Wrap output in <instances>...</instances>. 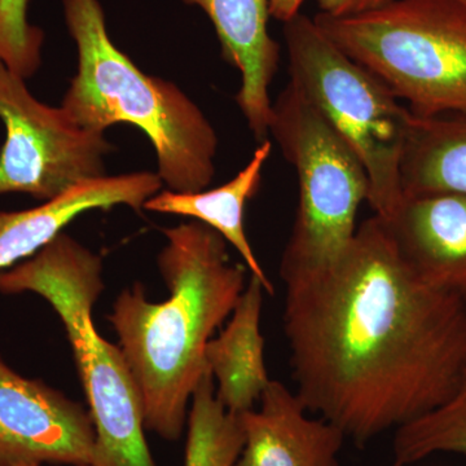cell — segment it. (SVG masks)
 Segmentation results:
<instances>
[{"label": "cell", "mask_w": 466, "mask_h": 466, "mask_svg": "<svg viewBox=\"0 0 466 466\" xmlns=\"http://www.w3.org/2000/svg\"><path fill=\"white\" fill-rule=\"evenodd\" d=\"M406 196L466 195V115L417 116L400 161Z\"/></svg>", "instance_id": "cell-16"}, {"label": "cell", "mask_w": 466, "mask_h": 466, "mask_svg": "<svg viewBox=\"0 0 466 466\" xmlns=\"http://www.w3.org/2000/svg\"><path fill=\"white\" fill-rule=\"evenodd\" d=\"M0 466H5V465H0ZM20 466H42V465H20ZM82 466H92V465H82Z\"/></svg>", "instance_id": "cell-22"}, {"label": "cell", "mask_w": 466, "mask_h": 466, "mask_svg": "<svg viewBox=\"0 0 466 466\" xmlns=\"http://www.w3.org/2000/svg\"><path fill=\"white\" fill-rule=\"evenodd\" d=\"M103 290L100 257L66 233L0 272V293L38 294L66 327L96 434L92 466H157L144 434L142 400L130 368L119 346L100 336L92 320Z\"/></svg>", "instance_id": "cell-4"}, {"label": "cell", "mask_w": 466, "mask_h": 466, "mask_svg": "<svg viewBox=\"0 0 466 466\" xmlns=\"http://www.w3.org/2000/svg\"><path fill=\"white\" fill-rule=\"evenodd\" d=\"M0 196L25 193L48 201L82 180L103 177L112 146L76 125L63 108L33 96L25 79L0 61Z\"/></svg>", "instance_id": "cell-8"}, {"label": "cell", "mask_w": 466, "mask_h": 466, "mask_svg": "<svg viewBox=\"0 0 466 466\" xmlns=\"http://www.w3.org/2000/svg\"><path fill=\"white\" fill-rule=\"evenodd\" d=\"M258 410L238 415L244 447L235 466H339L346 435L324 419H312L296 391L269 381Z\"/></svg>", "instance_id": "cell-12"}, {"label": "cell", "mask_w": 466, "mask_h": 466, "mask_svg": "<svg viewBox=\"0 0 466 466\" xmlns=\"http://www.w3.org/2000/svg\"><path fill=\"white\" fill-rule=\"evenodd\" d=\"M383 220L420 280L466 299V195L406 196Z\"/></svg>", "instance_id": "cell-10"}, {"label": "cell", "mask_w": 466, "mask_h": 466, "mask_svg": "<svg viewBox=\"0 0 466 466\" xmlns=\"http://www.w3.org/2000/svg\"><path fill=\"white\" fill-rule=\"evenodd\" d=\"M281 279L296 394L358 446L455 391L466 299L420 280L381 218L361 223L329 266Z\"/></svg>", "instance_id": "cell-1"}, {"label": "cell", "mask_w": 466, "mask_h": 466, "mask_svg": "<svg viewBox=\"0 0 466 466\" xmlns=\"http://www.w3.org/2000/svg\"><path fill=\"white\" fill-rule=\"evenodd\" d=\"M441 452L466 456V366L449 400L395 431L392 466H410Z\"/></svg>", "instance_id": "cell-18"}, {"label": "cell", "mask_w": 466, "mask_h": 466, "mask_svg": "<svg viewBox=\"0 0 466 466\" xmlns=\"http://www.w3.org/2000/svg\"><path fill=\"white\" fill-rule=\"evenodd\" d=\"M198 5L213 23L227 63L241 73L236 103L258 142L269 135V88L280 61V46L268 32L269 0H182Z\"/></svg>", "instance_id": "cell-13"}, {"label": "cell", "mask_w": 466, "mask_h": 466, "mask_svg": "<svg viewBox=\"0 0 466 466\" xmlns=\"http://www.w3.org/2000/svg\"><path fill=\"white\" fill-rule=\"evenodd\" d=\"M306 0H269L271 17L281 23H288L300 14V8Z\"/></svg>", "instance_id": "cell-21"}, {"label": "cell", "mask_w": 466, "mask_h": 466, "mask_svg": "<svg viewBox=\"0 0 466 466\" xmlns=\"http://www.w3.org/2000/svg\"><path fill=\"white\" fill-rule=\"evenodd\" d=\"M158 268L170 299L153 303L140 284L116 297L109 321L142 400L144 424L167 441L179 440L188 406L208 370L205 350L231 317L247 287L227 241L200 222L164 229Z\"/></svg>", "instance_id": "cell-2"}, {"label": "cell", "mask_w": 466, "mask_h": 466, "mask_svg": "<svg viewBox=\"0 0 466 466\" xmlns=\"http://www.w3.org/2000/svg\"><path fill=\"white\" fill-rule=\"evenodd\" d=\"M395 0H318L319 14L330 17L355 16L385 7Z\"/></svg>", "instance_id": "cell-20"}, {"label": "cell", "mask_w": 466, "mask_h": 466, "mask_svg": "<svg viewBox=\"0 0 466 466\" xmlns=\"http://www.w3.org/2000/svg\"><path fill=\"white\" fill-rule=\"evenodd\" d=\"M291 84L360 159L370 180L368 204L389 219L403 193L400 161L413 113L381 79L328 38L315 18L284 24Z\"/></svg>", "instance_id": "cell-6"}, {"label": "cell", "mask_w": 466, "mask_h": 466, "mask_svg": "<svg viewBox=\"0 0 466 466\" xmlns=\"http://www.w3.org/2000/svg\"><path fill=\"white\" fill-rule=\"evenodd\" d=\"M78 70L61 108L76 125L104 134L133 125L149 137L158 177L174 192H200L216 174L218 135L177 85L146 75L116 48L99 0H63Z\"/></svg>", "instance_id": "cell-3"}, {"label": "cell", "mask_w": 466, "mask_h": 466, "mask_svg": "<svg viewBox=\"0 0 466 466\" xmlns=\"http://www.w3.org/2000/svg\"><path fill=\"white\" fill-rule=\"evenodd\" d=\"M187 425L184 466H235L244 447V431L238 416L218 400L210 370L193 392Z\"/></svg>", "instance_id": "cell-17"}, {"label": "cell", "mask_w": 466, "mask_h": 466, "mask_svg": "<svg viewBox=\"0 0 466 466\" xmlns=\"http://www.w3.org/2000/svg\"><path fill=\"white\" fill-rule=\"evenodd\" d=\"M29 0H0V61L27 79L42 64L45 34L27 18Z\"/></svg>", "instance_id": "cell-19"}, {"label": "cell", "mask_w": 466, "mask_h": 466, "mask_svg": "<svg viewBox=\"0 0 466 466\" xmlns=\"http://www.w3.org/2000/svg\"><path fill=\"white\" fill-rule=\"evenodd\" d=\"M265 291L258 279L250 276L228 324L205 350L217 398L233 415L253 410L271 381L265 364V339L260 333Z\"/></svg>", "instance_id": "cell-14"}, {"label": "cell", "mask_w": 466, "mask_h": 466, "mask_svg": "<svg viewBox=\"0 0 466 466\" xmlns=\"http://www.w3.org/2000/svg\"><path fill=\"white\" fill-rule=\"evenodd\" d=\"M95 440L81 404L21 376L0 357V465H92Z\"/></svg>", "instance_id": "cell-9"}, {"label": "cell", "mask_w": 466, "mask_h": 466, "mask_svg": "<svg viewBox=\"0 0 466 466\" xmlns=\"http://www.w3.org/2000/svg\"><path fill=\"white\" fill-rule=\"evenodd\" d=\"M271 152L269 140L260 142L247 167L223 186L200 192L180 193L167 189L150 198L143 208L193 218L196 222L210 227L238 251L250 276L258 279L267 293L274 294V284L254 253L244 225L245 208L259 191L263 168Z\"/></svg>", "instance_id": "cell-15"}, {"label": "cell", "mask_w": 466, "mask_h": 466, "mask_svg": "<svg viewBox=\"0 0 466 466\" xmlns=\"http://www.w3.org/2000/svg\"><path fill=\"white\" fill-rule=\"evenodd\" d=\"M328 38L417 116L466 115V5L395 0L355 16L314 17Z\"/></svg>", "instance_id": "cell-5"}, {"label": "cell", "mask_w": 466, "mask_h": 466, "mask_svg": "<svg viewBox=\"0 0 466 466\" xmlns=\"http://www.w3.org/2000/svg\"><path fill=\"white\" fill-rule=\"evenodd\" d=\"M158 174L143 171L91 177L45 201L21 211H0V272L32 258L63 233L76 217L96 208L118 205L140 210L162 188Z\"/></svg>", "instance_id": "cell-11"}, {"label": "cell", "mask_w": 466, "mask_h": 466, "mask_svg": "<svg viewBox=\"0 0 466 466\" xmlns=\"http://www.w3.org/2000/svg\"><path fill=\"white\" fill-rule=\"evenodd\" d=\"M269 135L299 180L281 278L329 266L357 232L359 208L370 195L366 168L291 82L272 104Z\"/></svg>", "instance_id": "cell-7"}, {"label": "cell", "mask_w": 466, "mask_h": 466, "mask_svg": "<svg viewBox=\"0 0 466 466\" xmlns=\"http://www.w3.org/2000/svg\"><path fill=\"white\" fill-rule=\"evenodd\" d=\"M461 2H464V3H465V5H466V0H461Z\"/></svg>", "instance_id": "cell-23"}]
</instances>
